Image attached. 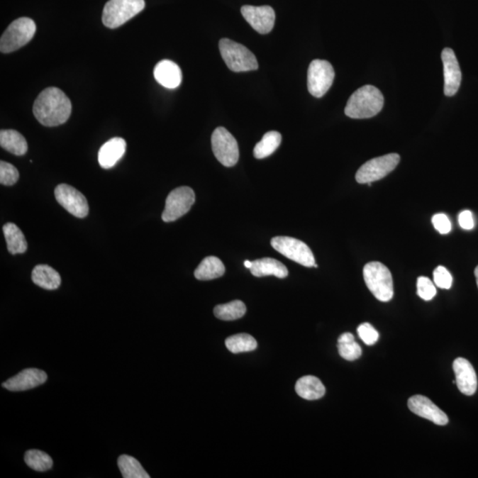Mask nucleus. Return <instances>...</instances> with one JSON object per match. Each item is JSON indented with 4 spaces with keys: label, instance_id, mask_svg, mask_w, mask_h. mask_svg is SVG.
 I'll list each match as a JSON object with an SVG mask.
<instances>
[{
    "label": "nucleus",
    "instance_id": "ddd939ff",
    "mask_svg": "<svg viewBox=\"0 0 478 478\" xmlns=\"http://www.w3.org/2000/svg\"><path fill=\"white\" fill-rule=\"evenodd\" d=\"M241 13L253 30L260 34H267L273 30L276 13L269 6H242Z\"/></svg>",
    "mask_w": 478,
    "mask_h": 478
},
{
    "label": "nucleus",
    "instance_id": "f257e3e1",
    "mask_svg": "<svg viewBox=\"0 0 478 478\" xmlns=\"http://www.w3.org/2000/svg\"><path fill=\"white\" fill-rule=\"evenodd\" d=\"M72 112V104L67 96L56 87H49L38 95L33 106L35 118L46 127L65 123Z\"/></svg>",
    "mask_w": 478,
    "mask_h": 478
},
{
    "label": "nucleus",
    "instance_id": "9d476101",
    "mask_svg": "<svg viewBox=\"0 0 478 478\" xmlns=\"http://www.w3.org/2000/svg\"><path fill=\"white\" fill-rule=\"evenodd\" d=\"M211 142L213 155L223 166L230 167L236 165L239 159L238 142L226 128H216Z\"/></svg>",
    "mask_w": 478,
    "mask_h": 478
},
{
    "label": "nucleus",
    "instance_id": "bb28decb",
    "mask_svg": "<svg viewBox=\"0 0 478 478\" xmlns=\"http://www.w3.org/2000/svg\"><path fill=\"white\" fill-rule=\"evenodd\" d=\"M118 466L124 478H149L148 472L143 468L137 459L130 455H121Z\"/></svg>",
    "mask_w": 478,
    "mask_h": 478
},
{
    "label": "nucleus",
    "instance_id": "dca6fc26",
    "mask_svg": "<svg viewBox=\"0 0 478 478\" xmlns=\"http://www.w3.org/2000/svg\"><path fill=\"white\" fill-rule=\"evenodd\" d=\"M48 380V374L41 369H26L19 374L11 377L3 383V387L11 391H23L30 390L45 384Z\"/></svg>",
    "mask_w": 478,
    "mask_h": 478
},
{
    "label": "nucleus",
    "instance_id": "f3484780",
    "mask_svg": "<svg viewBox=\"0 0 478 478\" xmlns=\"http://www.w3.org/2000/svg\"><path fill=\"white\" fill-rule=\"evenodd\" d=\"M456 384L462 394L472 396L477 389V377L472 363L465 358H457L452 364Z\"/></svg>",
    "mask_w": 478,
    "mask_h": 478
},
{
    "label": "nucleus",
    "instance_id": "f03ea898",
    "mask_svg": "<svg viewBox=\"0 0 478 478\" xmlns=\"http://www.w3.org/2000/svg\"><path fill=\"white\" fill-rule=\"evenodd\" d=\"M384 99L379 89L365 85L349 98L345 113L352 119H369L383 109Z\"/></svg>",
    "mask_w": 478,
    "mask_h": 478
},
{
    "label": "nucleus",
    "instance_id": "72a5a7b5",
    "mask_svg": "<svg viewBox=\"0 0 478 478\" xmlns=\"http://www.w3.org/2000/svg\"><path fill=\"white\" fill-rule=\"evenodd\" d=\"M434 284L438 287L448 290L452 287V277L450 272L443 266H438L433 273Z\"/></svg>",
    "mask_w": 478,
    "mask_h": 478
},
{
    "label": "nucleus",
    "instance_id": "473e14b6",
    "mask_svg": "<svg viewBox=\"0 0 478 478\" xmlns=\"http://www.w3.org/2000/svg\"><path fill=\"white\" fill-rule=\"evenodd\" d=\"M338 348L341 357L349 360V362L359 359L362 354V348L355 341L338 344Z\"/></svg>",
    "mask_w": 478,
    "mask_h": 478
},
{
    "label": "nucleus",
    "instance_id": "393cba45",
    "mask_svg": "<svg viewBox=\"0 0 478 478\" xmlns=\"http://www.w3.org/2000/svg\"><path fill=\"white\" fill-rule=\"evenodd\" d=\"M3 233L5 235L7 249L12 255L24 253L27 251L28 244L23 231L14 223H6L3 226Z\"/></svg>",
    "mask_w": 478,
    "mask_h": 478
},
{
    "label": "nucleus",
    "instance_id": "1a4fd4ad",
    "mask_svg": "<svg viewBox=\"0 0 478 478\" xmlns=\"http://www.w3.org/2000/svg\"><path fill=\"white\" fill-rule=\"evenodd\" d=\"M335 71L327 60H313L308 71L309 94L316 98H322L333 84Z\"/></svg>",
    "mask_w": 478,
    "mask_h": 478
},
{
    "label": "nucleus",
    "instance_id": "4c0bfd02",
    "mask_svg": "<svg viewBox=\"0 0 478 478\" xmlns=\"http://www.w3.org/2000/svg\"><path fill=\"white\" fill-rule=\"evenodd\" d=\"M355 340V336L352 333H344L342 334L340 338H338V344L349 343V342H352Z\"/></svg>",
    "mask_w": 478,
    "mask_h": 478
},
{
    "label": "nucleus",
    "instance_id": "ea45409f",
    "mask_svg": "<svg viewBox=\"0 0 478 478\" xmlns=\"http://www.w3.org/2000/svg\"><path fill=\"white\" fill-rule=\"evenodd\" d=\"M475 277H476L477 284V287H478V266L476 267V269H475Z\"/></svg>",
    "mask_w": 478,
    "mask_h": 478
},
{
    "label": "nucleus",
    "instance_id": "0eeeda50",
    "mask_svg": "<svg viewBox=\"0 0 478 478\" xmlns=\"http://www.w3.org/2000/svg\"><path fill=\"white\" fill-rule=\"evenodd\" d=\"M401 162L398 153H390L374 158L364 163L356 173L355 179L359 184H369L381 180L392 172Z\"/></svg>",
    "mask_w": 478,
    "mask_h": 478
},
{
    "label": "nucleus",
    "instance_id": "412c9836",
    "mask_svg": "<svg viewBox=\"0 0 478 478\" xmlns=\"http://www.w3.org/2000/svg\"><path fill=\"white\" fill-rule=\"evenodd\" d=\"M295 390L299 397L308 399V401H316L323 398L326 394V389L319 378L313 376H305L297 382L295 385Z\"/></svg>",
    "mask_w": 478,
    "mask_h": 478
},
{
    "label": "nucleus",
    "instance_id": "4be33fe9",
    "mask_svg": "<svg viewBox=\"0 0 478 478\" xmlns=\"http://www.w3.org/2000/svg\"><path fill=\"white\" fill-rule=\"evenodd\" d=\"M32 281L38 287L45 290H56L62 284V277L55 269L48 265H38L31 274Z\"/></svg>",
    "mask_w": 478,
    "mask_h": 478
},
{
    "label": "nucleus",
    "instance_id": "c756f323",
    "mask_svg": "<svg viewBox=\"0 0 478 478\" xmlns=\"http://www.w3.org/2000/svg\"><path fill=\"white\" fill-rule=\"evenodd\" d=\"M24 461L30 469L35 472H45L52 469V459L45 452L39 450H30L24 455Z\"/></svg>",
    "mask_w": 478,
    "mask_h": 478
},
{
    "label": "nucleus",
    "instance_id": "2eb2a0df",
    "mask_svg": "<svg viewBox=\"0 0 478 478\" xmlns=\"http://www.w3.org/2000/svg\"><path fill=\"white\" fill-rule=\"evenodd\" d=\"M408 406L410 411L437 426H443L448 423V416L426 396H413L408 399Z\"/></svg>",
    "mask_w": 478,
    "mask_h": 478
},
{
    "label": "nucleus",
    "instance_id": "58836bf2",
    "mask_svg": "<svg viewBox=\"0 0 478 478\" xmlns=\"http://www.w3.org/2000/svg\"><path fill=\"white\" fill-rule=\"evenodd\" d=\"M244 264H245V266L246 269H251V267L252 266V262H250V260H245Z\"/></svg>",
    "mask_w": 478,
    "mask_h": 478
},
{
    "label": "nucleus",
    "instance_id": "a211bd4d",
    "mask_svg": "<svg viewBox=\"0 0 478 478\" xmlns=\"http://www.w3.org/2000/svg\"><path fill=\"white\" fill-rule=\"evenodd\" d=\"M126 146V141L121 138H113L106 142L99 152V165L105 169H112L123 158Z\"/></svg>",
    "mask_w": 478,
    "mask_h": 478
},
{
    "label": "nucleus",
    "instance_id": "7c9ffc66",
    "mask_svg": "<svg viewBox=\"0 0 478 478\" xmlns=\"http://www.w3.org/2000/svg\"><path fill=\"white\" fill-rule=\"evenodd\" d=\"M19 172L16 167L9 162H0V183L6 187H11L17 183Z\"/></svg>",
    "mask_w": 478,
    "mask_h": 478
},
{
    "label": "nucleus",
    "instance_id": "4468645a",
    "mask_svg": "<svg viewBox=\"0 0 478 478\" xmlns=\"http://www.w3.org/2000/svg\"><path fill=\"white\" fill-rule=\"evenodd\" d=\"M444 65L445 87L444 94L452 97L459 91L462 83V71L457 58L451 48H445L441 53Z\"/></svg>",
    "mask_w": 478,
    "mask_h": 478
},
{
    "label": "nucleus",
    "instance_id": "39448f33",
    "mask_svg": "<svg viewBox=\"0 0 478 478\" xmlns=\"http://www.w3.org/2000/svg\"><path fill=\"white\" fill-rule=\"evenodd\" d=\"M35 30V21L30 18L21 17L13 21L0 39V51L10 53L23 48L33 38Z\"/></svg>",
    "mask_w": 478,
    "mask_h": 478
},
{
    "label": "nucleus",
    "instance_id": "c9c22d12",
    "mask_svg": "<svg viewBox=\"0 0 478 478\" xmlns=\"http://www.w3.org/2000/svg\"><path fill=\"white\" fill-rule=\"evenodd\" d=\"M435 229L442 235L448 234L452 230V223L445 213H438L433 217Z\"/></svg>",
    "mask_w": 478,
    "mask_h": 478
},
{
    "label": "nucleus",
    "instance_id": "f704fd0d",
    "mask_svg": "<svg viewBox=\"0 0 478 478\" xmlns=\"http://www.w3.org/2000/svg\"><path fill=\"white\" fill-rule=\"evenodd\" d=\"M357 333L364 343L367 345L376 344L378 338H379V334H378L377 330L371 324L367 323L360 324L358 327Z\"/></svg>",
    "mask_w": 478,
    "mask_h": 478
},
{
    "label": "nucleus",
    "instance_id": "cd10ccee",
    "mask_svg": "<svg viewBox=\"0 0 478 478\" xmlns=\"http://www.w3.org/2000/svg\"><path fill=\"white\" fill-rule=\"evenodd\" d=\"M246 306L240 301H234L227 304L216 306L213 313L223 321H234L242 318L245 315Z\"/></svg>",
    "mask_w": 478,
    "mask_h": 478
},
{
    "label": "nucleus",
    "instance_id": "5701e85b",
    "mask_svg": "<svg viewBox=\"0 0 478 478\" xmlns=\"http://www.w3.org/2000/svg\"><path fill=\"white\" fill-rule=\"evenodd\" d=\"M224 273L226 267L222 260L216 256H209L199 264L195 270L194 276L198 280L208 281L223 277Z\"/></svg>",
    "mask_w": 478,
    "mask_h": 478
},
{
    "label": "nucleus",
    "instance_id": "aec40b11",
    "mask_svg": "<svg viewBox=\"0 0 478 478\" xmlns=\"http://www.w3.org/2000/svg\"><path fill=\"white\" fill-rule=\"evenodd\" d=\"M252 276L263 277L274 276L278 278L288 277L287 267L280 262L279 260L272 258H263L252 262V266L250 269Z\"/></svg>",
    "mask_w": 478,
    "mask_h": 478
},
{
    "label": "nucleus",
    "instance_id": "b1692460",
    "mask_svg": "<svg viewBox=\"0 0 478 478\" xmlns=\"http://www.w3.org/2000/svg\"><path fill=\"white\" fill-rule=\"evenodd\" d=\"M0 145L14 155L23 156L28 151L26 139L13 130H2L0 132Z\"/></svg>",
    "mask_w": 478,
    "mask_h": 478
},
{
    "label": "nucleus",
    "instance_id": "f8f14e48",
    "mask_svg": "<svg viewBox=\"0 0 478 478\" xmlns=\"http://www.w3.org/2000/svg\"><path fill=\"white\" fill-rule=\"evenodd\" d=\"M56 201L71 215L77 218H84L89 213L87 198L77 189L69 184H62L55 188Z\"/></svg>",
    "mask_w": 478,
    "mask_h": 478
},
{
    "label": "nucleus",
    "instance_id": "6ab92c4d",
    "mask_svg": "<svg viewBox=\"0 0 478 478\" xmlns=\"http://www.w3.org/2000/svg\"><path fill=\"white\" fill-rule=\"evenodd\" d=\"M157 82L167 89H176L182 83V71L177 63L169 60L160 62L153 70Z\"/></svg>",
    "mask_w": 478,
    "mask_h": 478
},
{
    "label": "nucleus",
    "instance_id": "9b49d317",
    "mask_svg": "<svg viewBox=\"0 0 478 478\" xmlns=\"http://www.w3.org/2000/svg\"><path fill=\"white\" fill-rule=\"evenodd\" d=\"M195 202V194L191 188L183 187L174 189L166 199L162 220L165 223L174 222L190 211Z\"/></svg>",
    "mask_w": 478,
    "mask_h": 478
},
{
    "label": "nucleus",
    "instance_id": "423d86ee",
    "mask_svg": "<svg viewBox=\"0 0 478 478\" xmlns=\"http://www.w3.org/2000/svg\"><path fill=\"white\" fill-rule=\"evenodd\" d=\"M145 0H109L102 14V23L116 28L130 21L145 9Z\"/></svg>",
    "mask_w": 478,
    "mask_h": 478
},
{
    "label": "nucleus",
    "instance_id": "20e7f679",
    "mask_svg": "<svg viewBox=\"0 0 478 478\" xmlns=\"http://www.w3.org/2000/svg\"><path fill=\"white\" fill-rule=\"evenodd\" d=\"M219 49L224 62L233 72L258 70L259 65L255 55L245 45L229 38H223L219 43Z\"/></svg>",
    "mask_w": 478,
    "mask_h": 478
},
{
    "label": "nucleus",
    "instance_id": "a878e982",
    "mask_svg": "<svg viewBox=\"0 0 478 478\" xmlns=\"http://www.w3.org/2000/svg\"><path fill=\"white\" fill-rule=\"evenodd\" d=\"M282 142V135L277 131H269L263 135L262 140L253 149V155L256 159L267 158L276 152Z\"/></svg>",
    "mask_w": 478,
    "mask_h": 478
},
{
    "label": "nucleus",
    "instance_id": "2f4dec72",
    "mask_svg": "<svg viewBox=\"0 0 478 478\" xmlns=\"http://www.w3.org/2000/svg\"><path fill=\"white\" fill-rule=\"evenodd\" d=\"M417 294L424 301H429L437 294V289L430 278L420 277L417 279Z\"/></svg>",
    "mask_w": 478,
    "mask_h": 478
},
{
    "label": "nucleus",
    "instance_id": "c85d7f7f",
    "mask_svg": "<svg viewBox=\"0 0 478 478\" xmlns=\"http://www.w3.org/2000/svg\"><path fill=\"white\" fill-rule=\"evenodd\" d=\"M226 345L228 350L233 354L252 352L257 348L255 338L246 333L237 334L228 338Z\"/></svg>",
    "mask_w": 478,
    "mask_h": 478
},
{
    "label": "nucleus",
    "instance_id": "e433bc0d",
    "mask_svg": "<svg viewBox=\"0 0 478 478\" xmlns=\"http://www.w3.org/2000/svg\"><path fill=\"white\" fill-rule=\"evenodd\" d=\"M459 224L463 230H470L475 227L473 213L469 210H465L459 215Z\"/></svg>",
    "mask_w": 478,
    "mask_h": 478
},
{
    "label": "nucleus",
    "instance_id": "6e6552de",
    "mask_svg": "<svg viewBox=\"0 0 478 478\" xmlns=\"http://www.w3.org/2000/svg\"><path fill=\"white\" fill-rule=\"evenodd\" d=\"M271 245L282 255L301 264L311 267L316 264L315 256L311 249L304 242L290 237H276L271 239Z\"/></svg>",
    "mask_w": 478,
    "mask_h": 478
},
{
    "label": "nucleus",
    "instance_id": "7ed1b4c3",
    "mask_svg": "<svg viewBox=\"0 0 478 478\" xmlns=\"http://www.w3.org/2000/svg\"><path fill=\"white\" fill-rule=\"evenodd\" d=\"M363 277L367 287L378 301L388 302L394 297V280L391 271L383 263L371 262L366 264Z\"/></svg>",
    "mask_w": 478,
    "mask_h": 478
}]
</instances>
